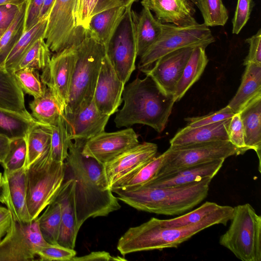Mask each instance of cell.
Here are the masks:
<instances>
[{
	"instance_id": "obj_31",
	"label": "cell",
	"mask_w": 261,
	"mask_h": 261,
	"mask_svg": "<svg viewBox=\"0 0 261 261\" xmlns=\"http://www.w3.org/2000/svg\"><path fill=\"white\" fill-rule=\"evenodd\" d=\"M47 18L48 16L42 18L23 33L6 59L4 66L5 70L13 73L16 66L25 53L37 40L44 37Z\"/></svg>"
},
{
	"instance_id": "obj_58",
	"label": "cell",
	"mask_w": 261,
	"mask_h": 261,
	"mask_svg": "<svg viewBox=\"0 0 261 261\" xmlns=\"http://www.w3.org/2000/svg\"><path fill=\"white\" fill-rule=\"evenodd\" d=\"M2 34H3V33L0 31V38L2 36Z\"/></svg>"
},
{
	"instance_id": "obj_54",
	"label": "cell",
	"mask_w": 261,
	"mask_h": 261,
	"mask_svg": "<svg viewBox=\"0 0 261 261\" xmlns=\"http://www.w3.org/2000/svg\"><path fill=\"white\" fill-rule=\"evenodd\" d=\"M11 139L0 133V164L6 158L9 150Z\"/></svg>"
},
{
	"instance_id": "obj_55",
	"label": "cell",
	"mask_w": 261,
	"mask_h": 261,
	"mask_svg": "<svg viewBox=\"0 0 261 261\" xmlns=\"http://www.w3.org/2000/svg\"><path fill=\"white\" fill-rule=\"evenodd\" d=\"M55 0H44L41 7L39 16V21L43 18L47 17L49 11L53 5Z\"/></svg>"
},
{
	"instance_id": "obj_1",
	"label": "cell",
	"mask_w": 261,
	"mask_h": 261,
	"mask_svg": "<svg viewBox=\"0 0 261 261\" xmlns=\"http://www.w3.org/2000/svg\"><path fill=\"white\" fill-rule=\"evenodd\" d=\"M86 142L70 141L65 176L74 181L76 229L90 218L106 216L121 207L107 181L104 165L83 154Z\"/></svg>"
},
{
	"instance_id": "obj_20",
	"label": "cell",
	"mask_w": 261,
	"mask_h": 261,
	"mask_svg": "<svg viewBox=\"0 0 261 261\" xmlns=\"http://www.w3.org/2000/svg\"><path fill=\"white\" fill-rule=\"evenodd\" d=\"M141 4L162 23L187 26L198 23L194 17V0H142Z\"/></svg>"
},
{
	"instance_id": "obj_33",
	"label": "cell",
	"mask_w": 261,
	"mask_h": 261,
	"mask_svg": "<svg viewBox=\"0 0 261 261\" xmlns=\"http://www.w3.org/2000/svg\"><path fill=\"white\" fill-rule=\"evenodd\" d=\"M163 159V153L155 156L136 171L115 182L111 187V190H124L144 185L157 175Z\"/></svg>"
},
{
	"instance_id": "obj_45",
	"label": "cell",
	"mask_w": 261,
	"mask_h": 261,
	"mask_svg": "<svg viewBox=\"0 0 261 261\" xmlns=\"http://www.w3.org/2000/svg\"><path fill=\"white\" fill-rule=\"evenodd\" d=\"M235 114L227 106L221 110L211 113L207 115L185 119L187 126L197 127L210 124L231 118Z\"/></svg>"
},
{
	"instance_id": "obj_28",
	"label": "cell",
	"mask_w": 261,
	"mask_h": 261,
	"mask_svg": "<svg viewBox=\"0 0 261 261\" xmlns=\"http://www.w3.org/2000/svg\"><path fill=\"white\" fill-rule=\"evenodd\" d=\"M205 48L202 46L193 48L176 86L173 94L175 102L181 99L203 73L208 63Z\"/></svg>"
},
{
	"instance_id": "obj_24",
	"label": "cell",
	"mask_w": 261,
	"mask_h": 261,
	"mask_svg": "<svg viewBox=\"0 0 261 261\" xmlns=\"http://www.w3.org/2000/svg\"><path fill=\"white\" fill-rule=\"evenodd\" d=\"M261 97V65H246L241 83L234 97L227 106L234 114L240 113L245 107Z\"/></svg>"
},
{
	"instance_id": "obj_41",
	"label": "cell",
	"mask_w": 261,
	"mask_h": 261,
	"mask_svg": "<svg viewBox=\"0 0 261 261\" xmlns=\"http://www.w3.org/2000/svg\"><path fill=\"white\" fill-rule=\"evenodd\" d=\"M220 206L215 202L206 201L190 212L170 219H160V222L164 226L168 227H181L193 225L202 220Z\"/></svg>"
},
{
	"instance_id": "obj_4",
	"label": "cell",
	"mask_w": 261,
	"mask_h": 261,
	"mask_svg": "<svg viewBox=\"0 0 261 261\" xmlns=\"http://www.w3.org/2000/svg\"><path fill=\"white\" fill-rule=\"evenodd\" d=\"M212 178L165 187L141 186L112 191L118 200L141 211L168 216L178 215L201 203L207 196Z\"/></svg>"
},
{
	"instance_id": "obj_14",
	"label": "cell",
	"mask_w": 261,
	"mask_h": 261,
	"mask_svg": "<svg viewBox=\"0 0 261 261\" xmlns=\"http://www.w3.org/2000/svg\"><path fill=\"white\" fill-rule=\"evenodd\" d=\"M139 143L138 136L131 127L113 132L104 131L88 140L82 152L104 165Z\"/></svg>"
},
{
	"instance_id": "obj_15",
	"label": "cell",
	"mask_w": 261,
	"mask_h": 261,
	"mask_svg": "<svg viewBox=\"0 0 261 261\" xmlns=\"http://www.w3.org/2000/svg\"><path fill=\"white\" fill-rule=\"evenodd\" d=\"M27 171L24 166L12 172L4 170L0 188V202L10 211L13 220L21 223L32 221L27 206Z\"/></svg>"
},
{
	"instance_id": "obj_29",
	"label": "cell",
	"mask_w": 261,
	"mask_h": 261,
	"mask_svg": "<svg viewBox=\"0 0 261 261\" xmlns=\"http://www.w3.org/2000/svg\"><path fill=\"white\" fill-rule=\"evenodd\" d=\"M38 123L27 110L18 112L0 108V133L11 139L26 138Z\"/></svg>"
},
{
	"instance_id": "obj_36",
	"label": "cell",
	"mask_w": 261,
	"mask_h": 261,
	"mask_svg": "<svg viewBox=\"0 0 261 261\" xmlns=\"http://www.w3.org/2000/svg\"><path fill=\"white\" fill-rule=\"evenodd\" d=\"M37 219L42 234L51 244H58L61 224V207L54 200Z\"/></svg>"
},
{
	"instance_id": "obj_22",
	"label": "cell",
	"mask_w": 261,
	"mask_h": 261,
	"mask_svg": "<svg viewBox=\"0 0 261 261\" xmlns=\"http://www.w3.org/2000/svg\"><path fill=\"white\" fill-rule=\"evenodd\" d=\"M225 160H216L188 167L166 176L150 180L142 186L165 187L189 184L210 177L213 178Z\"/></svg>"
},
{
	"instance_id": "obj_5",
	"label": "cell",
	"mask_w": 261,
	"mask_h": 261,
	"mask_svg": "<svg viewBox=\"0 0 261 261\" xmlns=\"http://www.w3.org/2000/svg\"><path fill=\"white\" fill-rule=\"evenodd\" d=\"M76 47L77 59L64 115L75 112L93 97L102 62L106 55L105 46L87 30L85 37Z\"/></svg>"
},
{
	"instance_id": "obj_53",
	"label": "cell",
	"mask_w": 261,
	"mask_h": 261,
	"mask_svg": "<svg viewBox=\"0 0 261 261\" xmlns=\"http://www.w3.org/2000/svg\"><path fill=\"white\" fill-rule=\"evenodd\" d=\"M12 220L10 211L7 207L0 206V242L9 229Z\"/></svg>"
},
{
	"instance_id": "obj_42",
	"label": "cell",
	"mask_w": 261,
	"mask_h": 261,
	"mask_svg": "<svg viewBox=\"0 0 261 261\" xmlns=\"http://www.w3.org/2000/svg\"><path fill=\"white\" fill-rule=\"evenodd\" d=\"M27 156V142L24 137L11 139L8 153L1 165L4 170L12 172L24 167Z\"/></svg>"
},
{
	"instance_id": "obj_11",
	"label": "cell",
	"mask_w": 261,
	"mask_h": 261,
	"mask_svg": "<svg viewBox=\"0 0 261 261\" xmlns=\"http://www.w3.org/2000/svg\"><path fill=\"white\" fill-rule=\"evenodd\" d=\"M76 0H55L48 15L44 39L54 53L77 46L86 30L76 25L74 11Z\"/></svg>"
},
{
	"instance_id": "obj_18",
	"label": "cell",
	"mask_w": 261,
	"mask_h": 261,
	"mask_svg": "<svg viewBox=\"0 0 261 261\" xmlns=\"http://www.w3.org/2000/svg\"><path fill=\"white\" fill-rule=\"evenodd\" d=\"M194 48L184 47L170 52L160 58L143 72L150 76L165 93L173 95Z\"/></svg>"
},
{
	"instance_id": "obj_21",
	"label": "cell",
	"mask_w": 261,
	"mask_h": 261,
	"mask_svg": "<svg viewBox=\"0 0 261 261\" xmlns=\"http://www.w3.org/2000/svg\"><path fill=\"white\" fill-rule=\"evenodd\" d=\"M74 190V180L65 176L64 182L55 199L61 207V224L58 244L72 249L75 246L79 232L76 225Z\"/></svg>"
},
{
	"instance_id": "obj_46",
	"label": "cell",
	"mask_w": 261,
	"mask_h": 261,
	"mask_svg": "<svg viewBox=\"0 0 261 261\" xmlns=\"http://www.w3.org/2000/svg\"><path fill=\"white\" fill-rule=\"evenodd\" d=\"M253 6L252 0H238L233 18L232 20V33L238 34L250 18Z\"/></svg>"
},
{
	"instance_id": "obj_17",
	"label": "cell",
	"mask_w": 261,
	"mask_h": 261,
	"mask_svg": "<svg viewBox=\"0 0 261 261\" xmlns=\"http://www.w3.org/2000/svg\"><path fill=\"white\" fill-rule=\"evenodd\" d=\"M125 85L106 54L102 62L93 96L94 103L101 113L111 116L118 111L123 101Z\"/></svg>"
},
{
	"instance_id": "obj_12",
	"label": "cell",
	"mask_w": 261,
	"mask_h": 261,
	"mask_svg": "<svg viewBox=\"0 0 261 261\" xmlns=\"http://www.w3.org/2000/svg\"><path fill=\"white\" fill-rule=\"evenodd\" d=\"M48 244L44 239L36 219L21 223L14 220L0 242V261H30Z\"/></svg>"
},
{
	"instance_id": "obj_7",
	"label": "cell",
	"mask_w": 261,
	"mask_h": 261,
	"mask_svg": "<svg viewBox=\"0 0 261 261\" xmlns=\"http://www.w3.org/2000/svg\"><path fill=\"white\" fill-rule=\"evenodd\" d=\"M228 230L220 244L243 261L261 260V216L249 203L233 207Z\"/></svg>"
},
{
	"instance_id": "obj_9",
	"label": "cell",
	"mask_w": 261,
	"mask_h": 261,
	"mask_svg": "<svg viewBox=\"0 0 261 261\" xmlns=\"http://www.w3.org/2000/svg\"><path fill=\"white\" fill-rule=\"evenodd\" d=\"M163 154L161 169L153 179L199 164L216 160H225L229 156L240 155V152L227 141L170 146Z\"/></svg>"
},
{
	"instance_id": "obj_38",
	"label": "cell",
	"mask_w": 261,
	"mask_h": 261,
	"mask_svg": "<svg viewBox=\"0 0 261 261\" xmlns=\"http://www.w3.org/2000/svg\"><path fill=\"white\" fill-rule=\"evenodd\" d=\"M64 115L54 125L49 126L51 130L50 156L53 160L64 162L67 157L70 140L69 138Z\"/></svg>"
},
{
	"instance_id": "obj_39",
	"label": "cell",
	"mask_w": 261,
	"mask_h": 261,
	"mask_svg": "<svg viewBox=\"0 0 261 261\" xmlns=\"http://www.w3.org/2000/svg\"><path fill=\"white\" fill-rule=\"evenodd\" d=\"M207 27L224 26L228 19V11L222 0H194Z\"/></svg>"
},
{
	"instance_id": "obj_8",
	"label": "cell",
	"mask_w": 261,
	"mask_h": 261,
	"mask_svg": "<svg viewBox=\"0 0 261 261\" xmlns=\"http://www.w3.org/2000/svg\"><path fill=\"white\" fill-rule=\"evenodd\" d=\"M215 41L211 30L204 23L177 26L163 23L162 33L158 40L140 57L139 70L149 69L162 56L187 47L206 48Z\"/></svg>"
},
{
	"instance_id": "obj_34",
	"label": "cell",
	"mask_w": 261,
	"mask_h": 261,
	"mask_svg": "<svg viewBox=\"0 0 261 261\" xmlns=\"http://www.w3.org/2000/svg\"><path fill=\"white\" fill-rule=\"evenodd\" d=\"M27 156L24 167L27 168L37 158L50 147L51 130L49 126L38 122L27 136Z\"/></svg>"
},
{
	"instance_id": "obj_3",
	"label": "cell",
	"mask_w": 261,
	"mask_h": 261,
	"mask_svg": "<svg viewBox=\"0 0 261 261\" xmlns=\"http://www.w3.org/2000/svg\"><path fill=\"white\" fill-rule=\"evenodd\" d=\"M122 100L123 106L114 118L117 127L141 124L159 133L164 130L175 102L173 95L165 93L148 75L125 85Z\"/></svg>"
},
{
	"instance_id": "obj_16",
	"label": "cell",
	"mask_w": 261,
	"mask_h": 261,
	"mask_svg": "<svg viewBox=\"0 0 261 261\" xmlns=\"http://www.w3.org/2000/svg\"><path fill=\"white\" fill-rule=\"evenodd\" d=\"M64 117L69 139L85 142L104 132L110 117L98 110L93 97Z\"/></svg>"
},
{
	"instance_id": "obj_10",
	"label": "cell",
	"mask_w": 261,
	"mask_h": 261,
	"mask_svg": "<svg viewBox=\"0 0 261 261\" xmlns=\"http://www.w3.org/2000/svg\"><path fill=\"white\" fill-rule=\"evenodd\" d=\"M126 8L121 20L106 46V54L120 80L128 81L136 68L137 56L136 27L138 15Z\"/></svg>"
},
{
	"instance_id": "obj_6",
	"label": "cell",
	"mask_w": 261,
	"mask_h": 261,
	"mask_svg": "<svg viewBox=\"0 0 261 261\" xmlns=\"http://www.w3.org/2000/svg\"><path fill=\"white\" fill-rule=\"evenodd\" d=\"M27 169V206L33 221L54 201L64 180L65 166L52 160L49 148Z\"/></svg>"
},
{
	"instance_id": "obj_43",
	"label": "cell",
	"mask_w": 261,
	"mask_h": 261,
	"mask_svg": "<svg viewBox=\"0 0 261 261\" xmlns=\"http://www.w3.org/2000/svg\"><path fill=\"white\" fill-rule=\"evenodd\" d=\"M76 251L58 244L47 245L40 248L37 252V256L40 260L71 261L75 256Z\"/></svg>"
},
{
	"instance_id": "obj_49",
	"label": "cell",
	"mask_w": 261,
	"mask_h": 261,
	"mask_svg": "<svg viewBox=\"0 0 261 261\" xmlns=\"http://www.w3.org/2000/svg\"><path fill=\"white\" fill-rule=\"evenodd\" d=\"M22 5L5 4L0 5V31L3 34L11 25Z\"/></svg>"
},
{
	"instance_id": "obj_40",
	"label": "cell",
	"mask_w": 261,
	"mask_h": 261,
	"mask_svg": "<svg viewBox=\"0 0 261 261\" xmlns=\"http://www.w3.org/2000/svg\"><path fill=\"white\" fill-rule=\"evenodd\" d=\"M13 75L23 93L33 96L34 99L44 94L47 87L41 81L38 70L24 68L14 71Z\"/></svg>"
},
{
	"instance_id": "obj_57",
	"label": "cell",
	"mask_w": 261,
	"mask_h": 261,
	"mask_svg": "<svg viewBox=\"0 0 261 261\" xmlns=\"http://www.w3.org/2000/svg\"><path fill=\"white\" fill-rule=\"evenodd\" d=\"M2 175H3V173L0 172V188H1V182H2Z\"/></svg>"
},
{
	"instance_id": "obj_27",
	"label": "cell",
	"mask_w": 261,
	"mask_h": 261,
	"mask_svg": "<svg viewBox=\"0 0 261 261\" xmlns=\"http://www.w3.org/2000/svg\"><path fill=\"white\" fill-rule=\"evenodd\" d=\"M159 21L148 9L143 7L138 15L136 27L137 56L141 57L158 40L163 31Z\"/></svg>"
},
{
	"instance_id": "obj_52",
	"label": "cell",
	"mask_w": 261,
	"mask_h": 261,
	"mask_svg": "<svg viewBox=\"0 0 261 261\" xmlns=\"http://www.w3.org/2000/svg\"><path fill=\"white\" fill-rule=\"evenodd\" d=\"M93 261V260H127L124 257L113 256L106 251H99L92 252L90 253L82 256H74L71 261Z\"/></svg>"
},
{
	"instance_id": "obj_13",
	"label": "cell",
	"mask_w": 261,
	"mask_h": 261,
	"mask_svg": "<svg viewBox=\"0 0 261 261\" xmlns=\"http://www.w3.org/2000/svg\"><path fill=\"white\" fill-rule=\"evenodd\" d=\"M76 59V46L55 53L40 76L41 81L52 91L64 113L67 106Z\"/></svg>"
},
{
	"instance_id": "obj_2",
	"label": "cell",
	"mask_w": 261,
	"mask_h": 261,
	"mask_svg": "<svg viewBox=\"0 0 261 261\" xmlns=\"http://www.w3.org/2000/svg\"><path fill=\"white\" fill-rule=\"evenodd\" d=\"M233 207L221 205L201 221L181 227L164 226L160 219L148 221L130 227L120 238L117 248L122 255L136 252L177 248L195 234L217 224L226 226L231 219Z\"/></svg>"
},
{
	"instance_id": "obj_25",
	"label": "cell",
	"mask_w": 261,
	"mask_h": 261,
	"mask_svg": "<svg viewBox=\"0 0 261 261\" xmlns=\"http://www.w3.org/2000/svg\"><path fill=\"white\" fill-rule=\"evenodd\" d=\"M245 143L248 150H254L258 159V171L261 168V97L245 107L240 113Z\"/></svg>"
},
{
	"instance_id": "obj_47",
	"label": "cell",
	"mask_w": 261,
	"mask_h": 261,
	"mask_svg": "<svg viewBox=\"0 0 261 261\" xmlns=\"http://www.w3.org/2000/svg\"><path fill=\"white\" fill-rule=\"evenodd\" d=\"M98 0H76L74 16L76 25L87 30L92 12Z\"/></svg>"
},
{
	"instance_id": "obj_51",
	"label": "cell",
	"mask_w": 261,
	"mask_h": 261,
	"mask_svg": "<svg viewBox=\"0 0 261 261\" xmlns=\"http://www.w3.org/2000/svg\"><path fill=\"white\" fill-rule=\"evenodd\" d=\"M138 0H98L92 12L91 16L102 11L118 7L126 8Z\"/></svg>"
},
{
	"instance_id": "obj_26",
	"label": "cell",
	"mask_w": 261,
	"mask_h": 261,
	"mask_svg": "<svg viewBox=\"0 0 261 261\" xmlns=\"http://www.w3.org/2000/svg\"><path fill=\"white\" fill-rule=\"evenodd\" d=\"M125 9L114 8L94 14L89 20L87 30L106 47L118 26Z\"/></svg>"
},
{
	"instance_id": "obj_32",
	"label": "cell",
	"mask_w": 261,
	"mask_h": 261,
	"mask_svg": "<svg viewBox=\"0 0 261 261\" xmlns=\"http://www.w3.org/2000/svg\"><path fill=\"white\" fill-rule=\"evenodd\" d=\"M0 108L21 112L25 110L24 93L13 73L0 69Z\"/></svg>"
},
{
	"instance_id": "obj_48",
	"label": "cell",
	"mask_w": 261,
	"mask_h": 261,
	"mask_svg": "<svg viewBox=\"0 0 261 261\" xmlns=\"http://www.w3.org/2000/svg\"><path fill=\"white\" fill-rule=\"evenodd\" d=\"M249 44V51L244 60L243 65L252 63L261 65V29L245 40Z\"/></svg>"
},
{
	"instance_id": "obj_56",
	"label": "cell",
	"mask_w": 261,
	"mask_h": 261,
	"mask_svg": "<svg viewBox=\"0 0 261 261\" xmlns=\"http://www.w3.org/2000/svg\"><path fill=\"white\" fill-rule=\"evenodd\" d=\"M27 1V0H0V5L5 4L21 5Z\"/></svg>"
},
{
	"instance_id": "obj_23",
	"label": "cell",
	"mask_w": 261,
	"mask_h": 261,
	"mask_svg": "<svg viewBox=\"0 0 261 261\" xmlns=\"http://www.w3.org/2000/svg\"><path fill=\"white\" fill-rule=\"evenodd\" d=\"M230 119L197 127L187 125L170 140V146L229 141L228 128Z\"/></svg>"
},
{
	"instance_id": "obj_50",
	"label": "cell",
	"mask_w": 261,
	"mask_h": 261,
	"mask_svg": "<svg viewBox=\"0 0 261 261\" xmlns=\"http://www.w3.org/2000/svg\"><path fill=\"white\" fill-rule=\"evenodd\" d=\"M44 0H27L25 16L24 32L39 21L40 10Z\"/></svg>"
},
{
	"instance_id": "obj_19",
	"label": "cell",
	"mask_w": 261,
	"mask_h": 261,
	"mask_svg": "<svg viewBox=\"0 0 261 261\" xmlns=\"http://www.w3.org/2000/svg\"><path fill=\"white\" fill-rule=\"evenodd\" d=\"M157 152L156 144L139 143L104 165L105 174L110 189L117 181L147 164L156 156Z\"/></svg>"
},
{
	"instance_id": "obj_35",
	"label": "cell",
	"mask_w": 261,
	"mask_h": 261,
	"mask_svg": "<svg viewBox=\"0 0 261 261\" xmlns=\"http://www.w3.org/2000/svg\"><path fill=\"white\" fill-rule=\"evenodd\" d=\"M27 2L21 6L11 25L0 38V69L2 70H5V63L8 56L24 32Z\"/></svg>"
},
{
	"instance_id": "obj_37",
	"label": "cell",
	"mask_w": 261,
	"mask_h": 261,
	"mask_svg": "<svg viewBox=\"0 0 261 261\" xmlns=\"http://www.w3.org/2000/svg\"><path fill=\"white\" fill-rule=\"evenodd\" d=\"M51 57V51L44 38H41L23 55L16 66L14 71L27 67L42 71L48 65Z\"/></svg>"
},
{
	"instance_id": "obj_30",
	"label": "cell",
	"mask_w": 261,
	"mask_h": 261,
	"mask_svg": "<svg viewBox=\"0 0 261 261\" xmlns=\"http://www.w3.org/2000/svg\"><path fill=\"white\" fill-rule=\"evenodd\" d=\"M29 107L32 117L40 123L48 126L55 125L64 115L63 108L47 87L42 96L30 102Z\"/></svg>"
},
{
	"instance_id": "obj_44",
	"label": "cell",
	"mask_w": 261,
	"mask_h": 261,
	"mask_svg": "<svg viewBox=\"0 0 261 261\" xmlns=\"http://www.w3.org/2000/svg\"><path fill=\"white\" fill-rule=\"evenodd\" d=\"M228 136L229 141L239 150L240 154H243L248 150L245 143L244 128L239 113L235 114L231 118Z\"/></svg>"
}]
</instances>
